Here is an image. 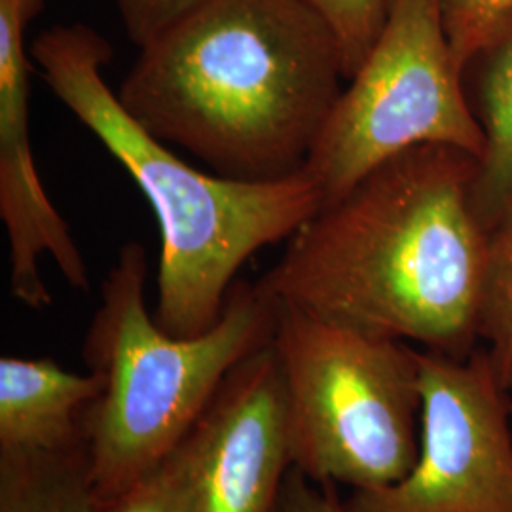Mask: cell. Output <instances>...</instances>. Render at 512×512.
I'll list each match as a JSON object with an SVG mask.
<instances>
[{
	"label": "cell",
	"mask_w": 512,
	"mask_h": 512,
	"mask_svg": "<svg viewBox=\"0 0 512 512\" xmlns=\"http://www.w3.org/2000/svg\"><path fill=\"white\" fill-rule=\"evenodd\" d=\"M420 454L380 490L351 492L346 512H512V393L488 351L418 349Z\"/></svg>",
	"instance_id": "cell-7"
},
{
	"label": "cell",
	"mask_w": 512,
	"mask_h": 512,
	"mask_svg": "<svg viewBox=\"0 0 512 512\" xmlns=\"http://www.w3.org/2000/svg\"><path fill=\"white\" fill-rule=\"evenodd\" d=\"M42 0H0V217L10 245V291L31 310L52 304L40 258L52 256L65 281L90 293L86 260L69 224L46 196L29 137V76L33 57L25 29Z\"/></svg>",
	"instance_id": "cell-9"
},
{
	"label": "cell",
	"mask_w": 512,
	"mask_h": 512,
	"mask_svg": "<svg viewBox=\"0 0 512 512\" xmlns=\"http://www.w3.org/2000/svg\"><path fill=\"white\" fill-rule=\"evenodd\" d=\"M205 0H116L129 40L143 48Z\"/></svg>",
	"instance_id": "cell-17"
},
{
	"label": "cell",
	"mask_w": 512,
	"mask_h": 512,
	"mask_svg": "<svg viewBox=\"0 0 512 512\" xmlns=\"http://www.w3.org/2000/svg\"><path fill=\"white\" fill-rule=\"evenodd\" d=\"M279 304V302H277ZM293 467L353 492L397 484L420 454L418 349L279 304Z\"/></svg>",
	"instance_id": "cell-5"
},
{
	"label": "cell",
	"mask_w": 512,
	"mask_h": 512,
	"mask_svg": "<svg viewBox=\"0 0 512 512\" xmlns=\"http://www.w3.org/2000/svg\"><path fill=\"white\" fill-rule=\"evenodd\" d=\"M467 71H473L471 107L484 133L473 202L488 230L512 196V18L471 59Z\"/></svg>",
	"instance_id": "cell-11"
},
{
	"label": "cell",
	"mask_w": 512,
	"mask_h": 512,
	"mask_svg": "<svg viewBox=\"0 0 512 512\" xmlns=\"http://www.w3.org/2000/svg\"><path fill=\"white\" fill-rule=\"evenodd\" d=\"M478 340L499 382L512 393V196L486 234Z\"/></svg>",
	"instance_id": "cell-13"
},
{
	"label": "cell",
	"mask_w": 512,
	"mask_h": 512,
	"mask_svg": "<svg viewBox=\"0 0 512 512\" xmlns=\"http://www.w3.org/2000/svg\"><path fill=\"white\" fill-rule=\"evenodd\" d=\"M139 50L116 93L124 109L238 181L302 171L346 84L306 0H205Z\"/></svg>",
	"instance_id": "cell-2"
},
{
	"label": "cell",
	"mask_w": 512,
	"mask_h": 512,
	"mask_svg": "<svg viewBox=\"0 0 512 512\" xmlns=\"http://www.w3.org/2000/svg\"><path fill=\"white\" fill-rule=\"evenodd\" d=\"M476 156L421 145L323 205L260 279L279 304L450 357L480 346L486 226Z\"/></svg>",
	"instance_id": "cell-1"
},
{
	"label": "cell",
	"mask_w": 512,
	"mask_h": 512,
	"mask_svg": "<svg viewBox=\"0 0 512 512\" xmlns=\"http://www.w3.org/2000/svg\"><path fill=\"white\" fill-rule=\"evenodd\" d=\"M88 439L55 452H0V512H95Z\"/></svg>",
	"instance_id": "cell-12"
},
{
	"label": "cell",
	"mask_w": 512,
	"mask_h": 512,
	"mask_svg": "<svg viewBox=\"0 0 512 512\" xmlns=\"http://www.w3.org/2000/svg\"><path fill=\"white\" fill-rule=\"evenodd\" d=\"M512 18V0H442V19L459 69Z\"/></svg>",
	"instance_id": "cell-15"
},
{
	"label": "cell",
	"mask_w": 512,
	"mask_h": 512,
	"mask_svg": "<svg viewBox=\"0 0 512 512\" xmlns=\"http://www.w3.org/2000/svg\"><path fill=\"white\" fill-rule=\"evenodd\" d=\"M99 374L63 370L52 359H0V452H55L88 439L86 414L101 395Z\"/></svg>",
	"instance_id": "cell-10"
},
{
	"label": "cell",
	"mask_w": 512,
	"mask_h": 512,
	"mask_svg": "<svg viewBox=\"0 0 512 512\" xmlns=\"http://www.w3.org/2000/svg\"><path fill=\"white\" fill-rule=\"evenodd\" d=\"M338 42L346 82L380 37L393 0H306Z\"/></svg>",
	"instance_id": "cell-14"
},
{
	"label": "cell",
	"mask_w": 512,
	"mask_h": 512,
	"mask_svg": "<svg viewBox=\"0 0 512 512\" xmlns=\"http://www.w3.org/2000/svg\"><path fill=\"white\" fill-rule=\"evenodd\" d=\"M148 256L131 241L101 285L82 357L103 380L86 414L93 492L105 501L154 471L188 435L234 366L274 340L279 304L236 281L213 329L165 332L147 308Z\"/></svg>",
	"instance_id": "cell-4"
},
{
	"label": "cell",
	"mask_w": 512,
	"mask_h": 512,
	"mask_svg": "<svg viewBox=\"0 0 512 512\" xmlns=\"http://www.w3.org/2000/svg\"><path fill=\"white\" fill-rule=\"evenodd\" d=\"M184 512H275L293 448L274 340L230 370L165 458Z\"/></svg>",
	"instance_id": "cell-8"
},
{
	"label": "cell",
	"mask_w": 512,
	"mask_h": 512,
	"mask_svg": "<svg viewBox=\"0 0 512 512\" xmlns=\"http://www.w3.org/2000/svg\"><path fill=\"white\" fill-rule=\"evenodd\" d=\"M421 145H448L480 158L484 133L448 42L442 0H393L380 37L344 84L304 169L323 207L374 167Z\"/></svg>",
	"instance_id": "cell-6"
},
{
	"label": "cell",
	"mask_w": 512,
	"mask_h": 512,
	"mask_svg": "<svg viewBox=\"0 0 512 512\" xmlns=\"http://www.w3.org/2000/svg\"><path fill=\"white\" fill-rule=\"evenodd\" d=\"M275 512H346L334 484H315L291 467Z\"/></svg>",
	"instance_id": "cell-18"
},
{
	"label": "cell",
	"mask_w": 512,
	"mask_h": 512,
	"mask_svg": "<svg viewBox=\"0 0 512 512\" xmlns=\"http://www.w3.org/2000/svg\"><path fill=\"white\" fill-rule=\"evenodd\" d=\"M95 512H184L175 476L162 461L126 492L97 501Z\"/></svg>",
	"instance_id": "cell-16"
},
{
	"label": "cell",
	"mask_w": 512,
	"mask_h": 512,
	"mask_svg": "<svg viewBox=\"0 0 512 512\" xmlns=\"http://www.w3.org/2000/svg\"><path fill=\"white\" fill-rule=\"evenodd\" d=\"M29 52L55 97L124 165L156 213L162 255L154 319L177 338L213 329L239 268L291 238L321 207L310 173L238 181L186 164L110 90L103 71L112 48L90 25H54Z\"/></svg>",
	"instance_id": "cell-3"
}]
</instances>
